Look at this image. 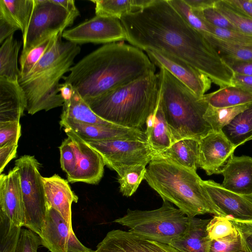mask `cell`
I'll list each match as a JSON object with an SVG mask.
<instances>
[{
    "instance_id": "1",
    "label": "cell",
    "mask_w": 252,
    "mask_h": 252,
    "mask_svg": "<svg viewBox=\"0 0 252 252\" xmlns=\"http://www.w3.org/2000/svg\"><path fill=\"white\" fill-rule=\"evenodd\" d=\"M120 20L126 41L132 46L180 59L220 88L232 85L233 71L203 34L190 26L167 0H152Z\"/></svg>"
},
{
    "instance_id": "44",
    "label": "cell",
    "mask_w": 252,
    "mask_h": 252,
    "mask_svg": "<svg viewBox=\"0 0 252 252\" xmlns=\"http://www.w3.org/2000/svg\"><path fill=\"white\" fill-rule=\"evenodd\" d=\"M20 121L0 122V147L18 144L21 136Z\"/></svg>"
},
{
    "instance_id": "32",
    "label": "cell",
    "mask_w": 252,
    "mask_h": 252,
    "mask_svg": "<svg viewBox=\"0 0 252 252\" xmlns=\"http://www.w3.org/2000/svg\"><path fill=\"white\" fill-rule=\"evenodd\" d=\"M146 164H140L128 169L121 177H118L120 191L123 196L130 197L137 190L144 179Z\"/></svg>"
},
{
    "instance_id": "11",
    "label": "cell",
    "mask_w": 252,
    "mask_h": 252,
    "mask_svg": "<svg viewBox=\"0 0 252 252\" xmlns=\"http://www.w3.org/2000/svg\"><path fill=\"white\" fill-rule=\"evenodd\" d=\"M62 37L77 45L88 43L106 44L126 40V33L120 19L100 15L64 30Z\"/></svg>"
},
{
    "instance_id": "52",
    "label": "cell",
    "mask_w": 252,
    "mask_h": 252,
    "mask_svg": "<svg viewBox=\"0 0 252 252\" xmlns=\"http://www.w3.org/2000/svg\"><path fill=\"white\" fill-rule=\"evenodd\" d=\"M55 3L63 7L70 14L77 18L79 16V10L75 4V1L73 0H52Z\"/></svg>"
},
{
    "instance_id": "7",
    "label": "cell",
    "mask_w": 252,
    "mask_h": 252,
    "mask_svg": "<svg viewBox=\"0 0 252 252\" xmlns=\"http://www.w3.org/2000/svg\"><path fill=\"white\" fill-rule=\"evenodd\" d=\"M189 218L167 201L152 210H131L113 222L129 228L128 231L142 238L168 244L181 236L188 228Z\"/></svg>"
},
{
    "instance_id": "19",
    "label": "cell",
    "mask_w": 252,
    "mask_h": 252,
    "mask_svg": "<svg viewBox=\"0 0 252 252\" xmlns=\"http://www.w3.org/2000/svg\"><path fill=\"white\" fill-rule=\"evenodd\" d=\"M0 212L19 227L24 226L25 212L19 169L16 166L0 175Z\"/></svg>"
},
{
    "instance_id": "8",
    "label": "cell",
    "mask_w": 252,
    "mask_h": 252,
    "mask_svg": "<svg viewBox=\"0 0 252 252\" xmlns=\"http://www.w3.org/2000/svg\"><path fill=\"white\" fill-rule=\"evenodd\" d=\"M20 177L25 212L24 226L40 234L47 211L40 163L33 156L24 155L15 161Z\"/></svg>"
},
{
    "instance_id": "22",
    "label": "cell",
    "mask_w": 252,
    "mask_h": 252,
    "mask_svg": "<svg viewBox=\"0 0 252 252\" xmlns=\"http://www.w3.org/2000/svg\"><path fill=\"white\" fill-rule=\"evenodd\" d=\"M26 108L25 93L19 81L0 77V122L20 121Z\"/></svg>"
},
{
    "instance_id": "53",
    "label": "cell",
    "mask_w": 252,
    "mask_h": 252,
    "mask_svg": "<svg viewBox=\"0 0 252 252\" xmlns=\"http://www.w3.org/2000/svg\"><path fill=\"white\" fill-rule=\"evenodd\" d=\"M236 252H246L243 249H242V250L237 251Z\"/></svg>"
},
{
    "instance_id": "34",
    "label": "cell",
    "mask_w": 252,
    "mask_h": 252,
    "mask_svg": "<svg viewBox=\"0 0 252 252\" xmlns=\"http://www.w3.org/2000/svg\"><path fill=\"white\" fill-rule=\"evenodd\" d=\"M21 228L0 212V252H15Z\"/></svg>"
},
{
    "instance_id": "41",
    "label": "cell",
    "mask_w": 252,
    "mask_h": 252,
    "mask_svg": "<svg viewBox=\"0 0 252 252\" xmlns=\"http://www.w3.org/2000/svg\"><path fill=\"white\" fill-rule=\"evenodd\" d=\"M242 249L240 237L236 230L227 236L212 240L209 252H236Z\"/></svg>"
},
{
    "instance_id": "18",
    "label": "cell",
    "mask_w": 252,
    "mask_h": 252,
    "mask_svg": "<svg viewBox=\"0 0 252 252\" xmlns=\"http://www.w3.org/2000/svg\"><path fill=\"white\" fill-rule=\"evenodd\" d=\"M61 127L73 131L85 141L113 139L135 140L147 142L145 131L119 126L86 124L68 119H61Z\"/></svg>"
},
{
    "instance_id": "23",
    "label": "cell",
    "mask_w": 252,
    "mask_h": 252,
    "mask_svg": "<svg viewBox=\"0 0 252 252\" xmlns=\"http://www.w3.org/2000/svg\"><path fill=\"white\" fill-rule=\"evenodd\" d=\"M210 220L189 218L185 232L169 245L179 252H209L212 240L209 238L207 225Z\"/></svg>"
},
{
    "instance_id": "48",
    "label": "cell",
    "mask_w": 252,
    "mask_h": 252,
    "mask_svg": "<svg viewBox=\"0 0 252 252\" xmlns=\"http://www.w3.org/2000/svg\"><path fill=\"white\" fill-rule=\"evenodd\" d=\"M18 144H9L0 147V173L9 162L16 157Z\"/></svg>"
},
{
    "instance_id": "5",
    "label": "cell",
    "mask_w": 252,
    "mask_h": 252,
    "mask_svg": "<svg viewBox=\"0 0 252 252\" xmlns=\"http://www.w3.org/2000/svg\"><path fill=\"white\" fill-rule=\"evenodd\" d=\"M159 96L158 74L139 78L86 101L104 120L116 125L141 129L154 111Z\"/></svg>"
},
{
    "instance_id": "27",
    "label": "cell",
    "mask_w": 252,
    "mask_h": 252,
    "mask_svg": "<svg viewBox=\"0 0 252 252\" xmlns=\"http://www.w3.org/2000/svg\"><path fill=\"white\" fill-rule=\"evenodd\" d=\"M221 131L236 148L252 140V103Z\"/></svg>"
},
{
    "instance_id": "25",
    "label": "cell",
    "mask_w": 252,
    "mask_h": 252,
    "mask_svg": "<svg viewBox=\"0 0 252 252\" xmlns=\"http://www.w3.org/2000/svg\"><path fill=\"white\" fill-rule=\"evenodd\" d=\"M145 132L147 142L155 154L164 151L173 144L159 96L156 107L147 120Z\"/></svg>"
},
{
    "instance_id": "15",
    "label": "cell",
    "mask_w": 252,
    "mask_h": 252,
    "mask_svg": "<svg viewBox=\"0 0 252 252\" xmlns=\"http://www.w3.org/2000/svg\"><path fill=\"white\" fill-rule=\"evenodd\" d=\"M201 185L225 217L240 221H252V195L236 193L212 180H201Z\"/></svg>"
},
{
    "instance_id": "31",
    "label": "cell",
    "mask_w": 252,
    "mask_h": 252,
    "mask_svg": "<svg viewBox=\"0 0 252 252\" xmlns=\"http://www.w3.org/2000/svg\"><path fill=\"white\" fill-rule=\"evenodd\" d=\"M251 103L225 108H215L209 105L204 118L211 126L213 131H221Z\"/></svg>"
},
{
    "instance_id": "6",
    "label": "cell",
    "mask_w": 252,
    "mask_h": 252,
    "mask_svg": "<svg viewBox=\"0 0 252 252\" xmlns=\"http://www.w3.org/2000/svg\"><path fill=\"white\" fill-rule=\"evenodd\" d=\"M157 74L159 98L173 143L185 138L199 141L212 132L204 118L209 105L204 95L195 94L164 68Z\"/></svg>"
},
{
    "instance_id": "28",
    "label": "cell",
    "mask_w": 252,
    "mask_h": 252,
    "mask_svg": "<svg viewBox=\"0 0 252 252\" xmlns=\"http://www.w3.org/2000/svg\"><path fill=\"white\" fill-rule=\"evenodd\" d=\"M21 43L13 37L6 38L0 48V77L18 81L20 70L18 66V56Z\"/></svg>"
},
{
    "instance_id": "9",
    "label": "cell",
    "mask_w": 252,
    "mask_h": 252,
    "mask_svg": "<svg viewBox=\"0 0 252 252\" xmlns=\"http://www.w3.org/2000/svg\"><path fill=\"white\" fill-rule=\"evenodd\" d=\"M30 23L24 36L20 60L47 38L63 32L76 18L52 0H33Z\"/></svg>"
},
{
    "instance_id": "37",
    "label": "cell",
    "mask_w": 252,
    "mask_h": 252,
    "mask_svg": "<svg viewBox=\"0 0 252 252\" xmlns=\"http://www.w3.org/2000/svg\"><path fill=\"white\" fill-rule=\"evenodd\" d=\"M215 8L239 31L252 34V19L233 9L224 0H216Z\"/></svg>"
},
{
    "instance_id": "42",
    "label": "cell",
    "mask_w": 252,
    "mask_h": 252,
    "mask_svg": "<svg viewBox=\"0 0 252 252\" xmlns=\"http://www.w3.org/2000/svg\"><path fill=\"white\" fill-rule=\"evenodd\" d=\"M20 27L13 18L3 0H0V43L13 35Z\"/></svg>"
},
{
    "instance_id": "3",
    "label": "cell",
    "mask_w": 252,
    "mask_h": 252,
    "mask_svg": "<svg viewBox=\"0 0 252 252\" xmlns=\"http://www.w3.org/2000/svg\"><path fill=\"white\" fill-rule=\"evenodd\" d=\"M144 180L163 201L175 205L189 218L205 214L225 217L201 185L196 172L155 155Z\"/></svg>"
},
{
    "instance_id": "49",
    "label": "cell",
    "mask_w": 252,
    "mask_h": 252,
    "mask_svg": "<svg viewBox=\"0 0 252 252\" xmlns=\"http://www.w3.org/2000/svg\"><path fill=\"white\" fill-rule=\"evenodd\" d=\"M233 9L252 19V0H224Z\"/></svg>"
},
{
    "instance_id": "29",
    "label": "cell",
    "mask_w": 252,
    "mask_h": 252,
    "mask_svg": "<svg viewBox=\"0 0 252 252\" xmlns=\"http://www.w3.org/2000/svg\"><path fill=\"white\" fill-rule=\"evenodd\" d=\"M152 0H94L95 15L120 19L124 15L139 10L149 4Z\"/></svg>"
},
{
    "instance_id": "51",
    "label": "cell",
    "mask_w": 252,
    "mask_h": 252,
    "mask_svg": "<svg viewBox=\"0 0 252 252\" xmlns=\"http://www.w3.org/2000/svg\"><path fill=\"white\" fill-rule=\"evenodd\" d=\"M193 10H203L214 7L216 0H184Z\"/></svg>"
},
{
    "instance_id": "36",
    "label": "cell",
    "mask_w": 252,
    "mask_h": 252,
    "mask_svg": "<svg viewBox=\"0 0 252 252\" xmlns=\"http://www.w3.org/2000/svg\"><path fill=\"white\" fill-rule=\"evenodd\" d=\"M59 33L45 40L31 50L23 59L19 60L20 64L19 78L26 76L30 73L45 53L53 46Z\"/></svg>"
},
{
    "instance_id": "43",
    "label": "cell",
    "mask_w": 252,
    "mask_h": 252,
    "mask_svg": "<svg viewBox=\"0 0 252 252\" xmlns=\"http://www.w3.org/2000/svg\"><path fill=\"white\" fill-rule=\"evenodd\" d=\"M40 245L38 234L29 229L21 228L15 252H37Z\"/></svg>"
},
{
    "instance_id": "13",
    "label": "cell",
    "mask_w": 252,
    "mask_h": 252,
    "mask_svg": "<svg viewBox=\"0 0 252 252\" xmlns=\"http://www.w3.org/2000/svg\"><path fill=\"white\" fill-rule=\"evenodd\" d=\"M144 51L155 66L165 68L197 95L203 96L211 88V80L184 61L153 49Z\"/></svg>"
},
{
    "instance_id": "35",
    "label": "cell",
    "mask_w": 252,
    "mask_h": 252,
    "mask_svg": "<svg viewBox=\"0 0 252 252\" xmlns=\"http://www.w3.org/2000/svg\"><path fill=\"white\" fill-rule=\"evenodd\" d=\"M181 17L203 35L209 34L207 22L201 18L184 0H167Z\"/></svg>"
},
{
    "instance_id": "16",
    "label": "cell",
    "mask_w": 252,
    "mask_h": 252,
    "mask_svg": "<svg viewBox=\"0 0 252 252\" xmlns=\"http://www.w3.org/2000/svg\"><path fill=\"white\" fill-rule=\"evenodd\" d=\"M199 167L208 175L220 174L236 148L221 131H212L199 141Z\"/></svg>"
},
{
    "instance_id": "12",
    "label": "cell",
    "mask_w": 252,
    "mask_h": 252,
    "mask_svg": "<svg viewBox=\"0 0 252 252\" xmlns=\"http://www.w3.org/2000/svg\"><path fill=\"white\" fill-rule=\"evenodd\" d=\"M41 245L51 252H94L77 238L56 209L47 207L45 223L39 235Z\"/></svg>"
},
{
    "instance_id": "24",
    "label": "cell",
    "mask_w": 252,
    "mask_h": 252,
    "mask_svg": "<svg viewBox=\"0 0 252 252\" xmlns=\"http://www.w3.org/2000/svg\"><path fill=\"white\" fill-rule=\"evenodd\" d=\"M155 155L196 172L199 167V141L192 138L183 139Z\"/></svg>"
},
{
    "instance_id": "2",
    "label": "cell",
    "mask_w": 252,
    "mask_h": 252,
    "mask_svg": "<svg viewBox=\"0 0 252 252\" xmlns=\"http://www.w3.org/2000/svg\"><path fill=\"white\" fill-rule=\"evenodd\" d=\"M146 53L132 45L106 44L86 55L64 76L86 101L143 77L155 73Z\"/></svg>"
},
{
    "instance_id": "38",
    "label": "cell",
    "mask_w": 252,
    "mask_h": 252,
    "mask_svg": "<svg viewBox=\"0 0 252 252\" xmlns=\"http://www.w3.org/2000/svg\"><path fill=\"white\" fill-rule=\"evenodd\" d=\"M235 231L231 221L224 216H214L207 225V232L212 241L227 236Z\"/></svg>"
},
{
    "instance_id": "26",
    "label": "cell",
    "mask_w": 252,
    "mask_h": 252,
    "mask_svg": "<svg viewBox=\"0 0 252 252\" xmlns=\"http://www.w3.org/2000/svg\"><path fill=\"white\" fill-rule=\"evenodd\" d=\"M208 104L215 108H225L252 103V94L236 86L231 85L220 88L205 94Z\"/></svg>"
},
{
    "instance_id": "30",
    "label": "cell",
    "mask_w": 252,
    "mask_h": 252,
    "mask_svg": "<svg viewBox=\"0 0 252 252\" xmlns=\"http://www.w3.org/2000/svg\"><path fill=\"white\" fill-rule=\"evenodd\" d=\"M218 52L220 57H227L237 60L252 61V46L232 43L211 34L203 35Z\"/></svg>"
},
{
    "instance_id": "4",
    "label": "cell",
    "mask_w": 252,
    "mask_h": 252,
    "mask_svg": "<svg viewBox=\"0 0 252 252\" xmlns=\"http://www.w3.org/2000/svg\"><path fill=\"white\" fill-rule=\"evenodd\" d=\"M60 33L53 46L48 50L26 76L19 83L26 99V110L31 115L63 106L64 100L60 92V81L69 71L80 47L70 41H63Z\"/></svg>"
},
{
    "instance_id": "17",
    "label": "cell",
    "mask_w": 252,
    "mask_h": 252,
    "mask_svg": "<svg viewBox=\"0 0 252 252\" xmlns=\"http://www.w3.org/2000/svg\"><path fill=\"white\" fill-rule=\"evenodd\" d=\"M94 252H179L168 244L120 229L109 231Z\"/></svg>"
},
{
    "instance_id": "14",
    "label": "cell",
    "mask_w": 252,
    "mask_h": 252,
    "mask_svg": "<svg viewBox=\"0 0 252 252\" xmlns=\"http://www.w3.org/2000/svg\"><path fill=\"white\" fill-rule=\"evenodd\" d=\"M64 130L70 139L77 160L76 170L67 181L97 184L103 177L105 165L102 157L73 131L66 128Z\"/></svg>"
},
{
    "instance_id": "20",
    "label": "cell",
    "mask_w": 252,
    "mask_h": 252,
    "mask_svg": "<svg viewBox=\"0 0 252 252\" xmlns=\"http://www.w3.org/2000/svg\"><path fill=\"white\" fill-rule=\"evenodd\" d=\"M221 185L238 194L252 195V158L232 155L222 168Z\"/></svg>"
},
{
    "instance_id": "46",
    "label": "cell",
    "mask_w": 252,
    "mask_h": 252,
    "mask_svg": "<svg viewBox=\"0 0 252 252\" xmlns=\"http://www.w3.org/2000/svg\"><path fill=\"white\" fill-rule=\"evenodd\" d=\"M228 218L240 237L243 249L246 252H252V221H240Z\"/></svg>"
},
{
    "instance_id": "47",
    "label": "cell",
    "mask_w": 252,
    "mask_h": 252,
    "mask_svg": "<svg viewBox=\"0 0 252 252\" xmlns=\"http://www.w3.org/2000/svg\"><path fill=\"white\" fill-rule=\"evenodd\" d=\"M234 73L252 76V61H245L227 57H221Z\"/></svg>"
},
{
    "instance_id": "50",
    "label": "cell",
    "mask_w": 252,
    "mask_h": 252,
    "mask_svg": "<svg viewBox=\"0 0 252 252\" xmlns=\"http://www.w3.org/2000/svg\"><path fill=\"white\" fill-rule=\"evenodd\" d=\"M232 85L240 88L252 94V76L234 73Z\"/></svg>"
},
{
    "instance_id": "21",
    "label": "cell",
    "mask_w": 252,
    "mask_h": 252,
    "mask_svg": "<svg viewBox=\"0 0 252 252\" xmlns=\"http://www.w3.org/2000/svg\"><path fill=\"white\" fill-rule=\"evenodd\" d=\"M47 207L58 211L68 225L72 228L71 206L78 197L72 191L68 182L57 174L42 177Z\"/></svg>"
},
{
    "instance_id": "40",
    "label": "cell",
    "mask_w": 252,
    "mask_h": 252,
    "mask_svg": "<svg viewBox=\"0 0 252 252\" xmlns=\"http://www.w3.org/2000/svg\"><path fill=\"white\" fill-rule=\"evenodd\" d=\"M210 34L219 38L232 43L252 46V34L238 31H234L215 27L207 22Z\"/></svg>"
},
{
    "instance_id": "10",
    "label": "cell",
    "mask_w": 252,
    "mask_h": 252,
    "mask_svg": "<svg viewBox=\"0 0 252 252\" xmlns=\"http://www.w3.org/2000/svg\"><path fill=\"white\" fill-rule=\"evenodd\" d=\"M85 141L101 156L105 165L115 171L118 177L132 166L148 164L155 155L148 142L143 141L113 139Z\"/></svg>"
},
{
    "instance_id": "33",
    "label": "cell",
    "mask_w": 252,
    "mask_h": 252,
    "mask_svg": "<svg viewBox=\"0 0 252 252\" xmlns=\"http://www.w3.org/2000/svg\"><path fill=\"white\" fill-rule=\"evenodd\" d=\"M13 18L19 25L24 36L32 13L33 0H3Z\"/></svg>"
},
{
    "instance_id": "39",
    "label": "cell",
    "mask_w": 252,
    "mask_h": 252,
    "mask_svg": "<svg viewBox=\"0 0 252 252\" xmlns=\"http://www.w3.org/2000/svg\"><path fill=\"white\" fill-rule=\"evenodd\" d=\"M59 149L61 167L66 172L68 180L74 174L77 163L76 154L72 147L69 137H67L63 141Z\"/></svg>"
},
{
    "instance_id": "45",
    "label": "cell",
    "mask_w": 252,
    "mask_h": 252,
    "mask_svg": "<svg viewBox=\"0 0 252 252\" xmlns=\"http://www.w3.org/2000/svg\"><path fill=\"white\" fill-rule=\"evenodd\" d=\"M193 10L205 21L215 27L239 31L227 19L222 15L214 6L201 11Z\"/></svg>"
}]
</instances>
